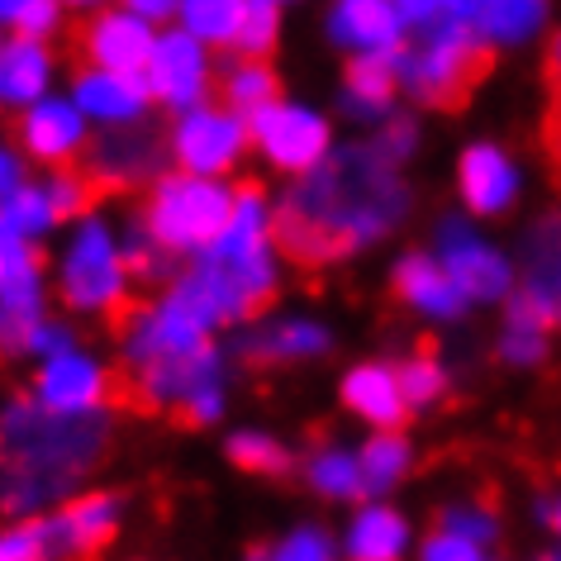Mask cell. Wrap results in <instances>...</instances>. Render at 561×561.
<instances>
[{
    "label": "cell",
    "instance_id": "obj_48",
    "mask_svg": "<svg viewBox=\"0 0 561 561\" xmlns=\"http://www.w3.org/2000/svg\"><path fill=\"white\" fill-rule=\"evenodd\" d=\"M538 561H561V557H538Z\"/></svg>",
    "mask_w": 561,
    "mask_h": 561
},
{
    "label": "cell",
    "instance_id": "obj_29",
    "mask_svg": "<svg viewBox=\"0 0 561 561\" xmlns=\"http://www.w3.org/2000/svg\"><path fill=\"white\" fill-rule=\"evenodd\" d=\"M404 461H410V443H404L400 433H381V438H371L367 447H362L357 467H362V476H367V490L376 495V490H386V485L400 481Z\"/></svg>",
    "mask_w": 561,
    "mask_h": 561
},
{
    "label": "cell",
    "instance_id": "obj_16",
    "mask_svg": "<svg viewBox=\"0 0 561 561\" xmlns=\"http://www.w3.org/2000/svg\"><path fill=\"white\" fill-rule=\"evenodd\" d=\"M38 396L53 414H87L91 404H105V376L101 367H91V362L81 357H58L48 362L44 376H38Z\"/></svg>",
    "mask_w": 561,
    "mask_h": 561
},
{
    "label": "cell",
    "instance_id": "obj_39",
    "mask_svg": "<svg viewBox=\"0 0 561 561\" xmlns=\"http://www.w3.org/2000/svg\"><path fill=\"white\" fill-rule=\"evenodd\" d=\"M500 357L514 362V367H533V362L547 357V339H542V333H524V329H504Z\"/></svg>",
    "mask_w": 561,
    "mask_h": 561
},
{
    "label": "cell",
    "instance_id": "obj_12",
    "mask_svg": "<svg viewBox=\"0 0 561 561\" xmlns=\"http://www.w3.org/2000/svg\"><path fill=\"white\" fill-rule=\"evenodd\" d=\"M148 81H152V95L167 105H195L205 95V58H201V44L176 30L152 44V62H148Z\"/></svg>",
    "mask_w": 561,
    "mask_h": 561
},
{
    "label": "cell",
    "instance_id": "obj_27",
    "mask_svg": "<svg viewBox=\"0 0 561 561\" xmlns=\"http://www.w3.org/2000/svg\"><path fill=\"white\" fill-rule=\"evenodd\" d=\"M310 481L324 490V495H339V500H367L371 495L357 457L333 453V447H319V453L310 457Z\"/></svg>",
    "mask_w": 561,
    "mask_h": 561
},
{
    "label": "cell",
    "instance_id": "obj_19",
    "mask_svg": "<svg viewBox=\"0 0 561 561\" xmlns=\"http://www.w3.org/2000/svg\"><path fill=\"white\" fill-rule=\"evenodd\" d=\"M329 30L339 44H357L362 53H381V48L404 44L396 5H381V0H347V5L333 10Z\"/></svg>",
    "mask_w": 561,
    "mask_h": 561
},
{
    "label": "cell",
    "instance_id": "obj_28",
    "mask_svg": "<svg viewBox=\"0 0 561 561\" xmlns=\"http://www.w3.org/2000/svg\"><path fill=\"white\" fill-rule=\"evenodd\" d=\"M276 24H280V10L272 0H252L243 5V20H238V34H233V48L243 62H262L272 58L276 48Z\"/></svg>",
    "mask_w": 561,
    "mask_h": 561
},
{
    "label": "cell",
    "instance_id": "obj_25",
    "mask_svg": "<svg viewBox=\"0 0 561 561\" xmlns=\"http://www.w3.org/2000/svg\"><path fill=\"white\" fill-rule=\"evenodd\" d=\"M447 10H453L461 24H471L485 44L490 38H524L547 20V10L533 5V0L528 5H447Z\"/></svg>",
    "mask_w": 561,
    "mask_h": 561
},
{
    "label": "cell",
    "instance_id": "obj_42",
    "mask_svg": "<svg viewBox=\"0 0 561 561\" xmlns=\"http://www.w3.org/2000/svg\"><path fill=\"white\" fill-rule=\"evenodd\" d=\"M0 20H15L24 38L53 30V20H58V5H0Z\"/></svg>",
    "mask_w": 561,
    "mask_h": 561
},
{
    "label": "cell",
    "instance_id": "obj_18",
    "mask_svg": "<svg viewBox=\"0 0 561 561\" xmlns=\"http://www.w3.org/2000/svg\"><path fill=\"white\" fill-rule=\"evenodd\" d=\"M343 404L357 410L362 419H371V424L386 428V433H400L410 424V410H404L400 386H396V371H386V367H357L343 381Z\"/></svg>",
    "mask_w": 561,
    "mask_h": 561
},
{
    "label": "cell",
    "instance_id": "obj_44",
    "mask_svg": "<svg viewBox=\"0 0 561 561\" xmlns=\"http://www.w3.org/2000/svg\"><path fill=\"white\" fill-rule=\"evenodd\" d=\"M15 176H20V172H15V162H10L5 152H0V195H5V201L20 191V181H15Z\"/></svg>",
    "mask_w": 561,
    "mask_h": 561
},
{
    "label": "cell",
    "instance_id": "obj_26",
    "mask_svg": "<svg viewBox=\"0 0 561 561\" xmlns=\"http://www.w3.org/2000/svg\"><path fill=\"white\" fill-rule=\"evenodd\" d=\"M404 552V518L390 510H367L347 542V561H400Z\"/></svg>",
    "mask_w": 561,
    "mask_h": 561
},
{
    "label": "cell",
    "instance_id": "obj_33",
    "mask_svg": "<svg viewBox=\"0 0 561 561\" xmlns=\"http://www.w3.org/2000/svg\"><path fill=\"white\" fill-rule=\"evenodd\" d=\"M510 329H524V333H552L561 329V314H557V305L552 300H542L538 290H528V286H518V296L510 300Z\"/></svg>",
    "mask_w": 561,
    "mask_h": 561
},
{
    "label": "cell",
    "instance_id": "obj_43",
    "mask_svg": "<svg viewBox=\"0 0 561 561\" xmlns=\"http://www.w3.org/2000/svg\"><path fill=\"white\" fill-rule=\"evenodd\" d=\"M34 353H48L53 362H58V357H67V329L38 324V333H34Z\"/></svg>",
    "mask_w": 561,
    "mask_h": 561
},
{
    "label": "cell",
    "instance_id": "obj_45",
    "mask_svg": "<svg viewBox=\"0 0 561 561\" xmlns=\"http://www.w3.org/2000/svg\"><path fill=\"white\" fill-rule=\"evenodd\" d=\"M542 514H547V524L561 533V500H557V504H542Z\"/></svg>",
    "mask_w": 561,
    "mask_h": 561
},
{
    "label": "cell",
    "instance_id": "obj_11",
    "mask_svg": "<svg viewBox=\"0 0 561 561\" xmlns=\"http://www.w3.org/2000/svg\"><path fill=\"white\" fill-rule=\"evenodd\" d=\"M110 538H115V500L110 495H87L67 504L58 518H48V557L101 561Z\"/></svg>",
    "mask_w": 561,
    "mask_h": 561
},
{
    "label": "cell",
    "instance_id": "obj_37",
    "mask_svg": "<svg viewBox=\"0 0 561 561\" xmlns=\"http://www.w3.org/2000/svg\"><path fill=\"white\" fill-rule=\"evenodd\" d=\"M433 533H453V538H467V542H476L481 547L485 538H495V524H490V514L485 510H443L438 514V528Z\"/></svg>",
    "mask_w": 561,
    "mask_h": 561
},
{
    "label": "cell",
    "instance_id": "obj_31",
    "mask_svg": "<svg viewBox=\"0 0 561 561\" xmlns=\"http://www.w3.org/2000/svg\"><path fill=\"white\" fill-rule=\"evenodd\" d=\"M238 20H243V5H229V0H195V5H181L186 34L209 38V44H233Z\"/></svg>",
    "mask_w": 561,
    "mask_h": 561
},
{
    "label": "cell",
    "instance_id": "obj_3",
    "mask_svg": "<svg viewBox=\"0 0 561 561\" xmlns=\"http://www.w3.org/2000/svg\"><path fill=\"white\" fill-rule=\"evenodd\" d=\"M490 72H495V44H485L447 5L438 20L414 34V44L404 48V62H400V81L414 91L419 105H433V110H461Z\"/></svg>",
    "mask_w": 561,
    "mask_h": 561
},
{
    "label": "cell",
    "instance_id": "obj_10",
    "mask_svg": "<svg viewBox=\"0 0 561 561\" xmlns=\"http://www.w3.org/2000/svg\"><path fill=\"white\" fill-rule=\"evenodd\" d=\"M443 272L453 276V286L467 300H495L514 280L510 262H504L500 252L481 248L461 224H443Z\"/></svg>",
    "mask_w": 561,
    "mask_h": 561
},
{
    "label": "cell",
    "instance_id": "obj_36",
    "mask_svg": "<svg viewBox=\"0 0 561 561\" xmlns=\"http://www.w3.org/2000/svg\"><path fill=\"white\" fill-rule=\"evenodd\" d=\"M0 215L15 224V233H34V229H44V224H53L48 195H38V191H30V186H20L15 195H10V201L0 205Z\"/></svg>",
    "mask_w": 561,
    "mask_h": 561
},
{
    "label": "cell",
    "instance_id": "obj_41",
    "mask_svg": "<svg viewBox=\"0 0 561 561\" xmlns=\"http://www.w3.org/2000/svg\"><path fill=\"white\" fill-rule=\"evenodd\" d=\"M424 561H485L481 547L467 542V538H453V533H433L428 547H424Z\"/></svg>",
    "mask_w": 561,
    "mask_h": 561
},
{
    "label": "cell",
    "instance_id": "obj_47",
    "mask_svg": "<svg viewBox=\"0 0 561 561\" xmlns=\"http://www.w3.org/2000/svg\"><path fill=\"white\" fill-rule=\"evenodd\" d=\"M552 58H561V34L552 38Z\"/></svg>",
    "mask_w": 561,
    "mask_h": 561
},
{
    "label": "cell",
    "instance_id": "obj_1",
    "mask_svg": "<svg viewBox=\"0 0 561 561\" xmlns=\"http://www.w3.org/2000/svg\"><path fill=\"white\" fill-rule=\"evenodd\" d=\"M404 209L410 191L400 167H390L371 144H353L333 148L310 176H300V186L266 224V238L296 266H329L390 233Z\"/></svg>",
    "mask_w": 561,
    "mask_h": 561
},
{
    "label": "cell",
    "instance_id": "obj_9",
    "mask_svg": "<svg viewBox=\"0 0 561 561\" xmlns=\"http://www.w3.org/2000/svg\"><path fill=\"white\" fill-rule=\"evenodd\" d=\"M243 144H248V129L229 110H191L176 129V158L191 176L229 172Z\"/></svg>",
    "mask_w": 561,
    "mask_h": 561
},
{
    "label": "cell",
    "instance_id": "obj_34",
    "mask_svg": "<svg viewBox=\"0 0 561 561\" xmlns=\"http://www.w3.org/2000/svg\"><path fill=\"white\" fill-rule=\"evenodd\" d=\"M0 561H53L48 557V518H30V524L0 533Z\"/></svg>",
    "mask_w": 561,
    "mask_h": 561
},
{
    "label": "cell",
    "instance_id": "obj_20",
    "mask_svg": "<svg viewBox=\"0 0 561 561\" xmlns=\"http://www.w3.org/2000/svg\"><path fill=\"white\" fill-rule=\"evenodd\" d=\"M77 101H81V110H91V115H101V119H134L138 110L152 101V81H148V72H138V77L87 72L77 81Z\"/></svg>",
    "mask_w": 561,
    "mask_h": 561
},
{
    "label": "cell",
    "instance_id": "obj_30",
    "mask_svg": "<svg viewBox=\"0 0 561 561\" xmlns=\"http://www.w3.org/2000/svg\"><path fill=\"white\" fill-rule=\"evenodd\" d=\"M229 461L238 471H252V476H286L296 467V457H290L276 438H262V433H238V438H229Z\"/></svg>",
    "mask_w": 561,
    "mask_h": 561
},
{
    "label": "cell",
    "instance_id": "obj_49",
    "mask_svg": "<svg viewBox=\"0 0 561 561\" xmlns=\"http://www.w3.org/2000/svg\"><path fill=\"white\" fill-rule=\"evenodd\" d=\"M485 561H495V557H485Z\"/></svg>",
    "mask_w": 561,
    "mask_h": 561
},
{
    "label": "cell",
    "instance_id": "obj_2",
    "mask_svg": "<svg viewBox=\"0 0 561 561\" xmlns=\"http://www.w3.org/2000/svg\"><path fill=\"white\" fill-rule=\"evenodd\" d=\"M101 414H53L48 404L20 400L0 428V467H5V510H34L91 471L105 453Z\"/></svg>",
    "mask_w": 561,
    "mask_h": 561
},
{
    "label": "cell",
    "instance_id": "obj_4",
    "mask_svg": "<svg viewBox=\"0 0 561 561\" xmlns=\"http://www.w3.org/2000/svg\"><path fill=\"white\" fill-rule=\"evenodd\" d=\"M233 219V195L201 176H162L148 209V233L158 248H215Z\"/></svg>",
    "mask_w": 561,
    "mask_h": 561
},
{
    "label": "cell",
    "instance_id": "obj_22",
    "mask_svg": "<svg viewBox=\"0 0 561 561\" xmlns=\"http://www.w3.org/2000/svg\"><path fill=\"white\" fill-rule=\"evenodd\" d=\"M219 95H224V105L238 115V124H248L252 115L280 105V81H276V72L266 62H243L238 58L229 72L219 77Z\"/></svg>",
    "mask_w": 561,
    "mask_h": 561
},
{
    "label": "cell",
    "instance_id": "obj_14",
    "mask_svg": "<svg viewBox=\"0 0 561 561\" xmlns=\"http://www.w3.org/2000/svg\"><path fill=\"white\" fill-rule=\"evenodd\" d=\"M15 134H20V144L34 152V158H44L53 162L62 172L67 158L81 148V115H77V105H67V101H48V105H34L30 115H24L15 124Z\"/></svg>",
    "mask_w": 561,
    "mask_h": 561
},
{
    "label": "cell",
    "instance_id": "obj_21",
    "mask_svg": "<svg viewBox=\"0 0 561 561\" xmlns=\"http://www.w3.org/2000/svg\"><path fill=\"white\" fill-rule=\"evenodd\" d=\"M329 347V333L314 329V324H280V329H266V333H252V339L238 343V357L248 367H276V362H290V357H314Z\"/></svg>",
    "mask_w": 561,
    "mask_h": 561
},
{
    "label": "cell",
    "instance_id": "obj_8",
    "mask_svg": "<svg viewBox=\"0 0 561 561\" xmlns=\"http://www.w3.org/2000/svg\"><path fill=\"white\" fill-rule=\"evenodd\" d=\"M38 272L44 252L20 248L0 262V353H30L38 333Z\"/></svg>",
    "mask_w": 561,
    "mask_h": 561
},
{
    "label": "cell",
    "instance_id": "obj_7",
    "mask_svg": "<svg viewBox=\"0 0 561 561\" xmlns=\"http://www.w3.org/2000/svg\"><path fill=\"white\" fill-rule=\"evenodd\" d=\"M243 129L257 138L266 148V158L286 172H305L310 176L329 152V124L310 115V110H296V105H272L262 115H252Z\"/></svg>",
    "mask_w": 561,
    "mask_h": 561
},
{
    "label": "cell",
    "instance_id": "obj_40",
    "mask_svg": "<svg viewBox=\"0 0 561 561\" xmlns=\"http://www.w3.org/2000/svg\"><path fill=\"white\" fill-rule=\"evenodd\" d=\"M371 148L381 152L390 167H400L404 158H410V148H414V124L410 119H390L381 129V138H371Z\"/></svg>",
    "mask_w": 561,
    "mask_h": 561
},
{
    "label": "cell",
    "instance_id": "obj_32",
    "mask_svg": "<svg viewBox=\"0 0 561 561\" xmlns=\"http://www.w3.org/2000/svg\"><path fill=\"white\" fill-rule=\"evenodd\" d=\"M396 386H400L404 410H419V404H428V400L443 396V367L433 362V347H428V343L419 347V357H410V362H404V367L396 371Z\"/></svg>",
    "mask_w": 561,
    "mask_h": 561
},
{
    "label": "cell",
    "instance_id": "obj_15",
    "mask_svg": "<svg viewBox=\"0 0 561 561\" xmlns=\"http://www.w3.org/2000/svg\"><path fill=\"white\" fill-rule=\"evenodd\" d=\"M514 186H518V176L500 148L481 144V148L461 152V195H467V205L476 215H500L514 201Z\"/></svg>",
    "mask_w": 561,
    "mask_h": 561
},
{
    "label": "cell",
    "instance_id": "obj_17",
    "mask_svg": "<svg viewBox=\"0 0 561 561\" xmlns=\"http://www.w3.org/2000/svg\"><path fill=\"white\" fill-rule=\"evenodd\" d=\"M396 296H404L419 310L438 314V319H457L467 310V296L453 286V276L443 272V262L424 257V252H410L400 266H396Z\"/></svg>",
    "mask_w": 561,
    "mask_h": 561
},
{
    "label": "cell",
    "instance_id": "obj_5",
    "mask_svg": "<svg viewBox=\"0 0 561 561\" xmlns=\"http://www.w3.org/2000/svg\"><path fill=\"white\" fill-rule=\"evenodd\" d=\"M62 296H67V305H77V310H105L115 333L138 314L129 296H124V262H119V252L110 248V233L101 224L81 229L72 262H67V276H62Z\"/></svg>",
    "mask_w": 561,
    "mask_h": 561
},
{
    "label": "cell",
    "instance_id": "obj_38",
    "mask_svg": "<svg viewBox=\"0 0 561 561\" xmlns=\"http://www.w3.org/2000/svg\"><path fill=\"white\" fill-rule=\"evenodd\" d=\"M272 561H333V542L319 528H300L280 547H272Z\"/></svg>",
    "mask_w": 561,
    "mask_h": 561
},
{
    "label": "cell",
    "instance_id": "obj_46",
    "mask_svg": "<svg viewBox=\"0 0 561 561\" xmlns=\"http://www.w3.org/2000/svg\"><path fill=\"white\" fill-rule=\"evenodd\" d=\"M248 561H272V547H252Z\"/></svg>",
    "mask_w": 561,
    "mask_h": 561
},
{
    "label": "cell",
    "instance_id": "obj_6",
    "mask_svg": "<svg viewBox=\"0 0 561 561\" xmlns=\"http://www.w3.org/2000/svg\"><path fill=\"white\" fill-rule=\"evenodd\" d=\"M72 53L95 62L105 77H138L152 62V34L129 10H101L72 30Z\"/></svg>",
    "mask_w": 561,
    "mask_h": 561
},
{
    "label": "cell",
    "instance_id": "obj_24",
    "mask_svg": "<svg viewBox=\"0 0 561 561\" xmlns=\"http://www.w3.org/2000/svg\"><path fill=\"white\" fill-rule=\"evenodd\" d=\"M48 81V53L34 38H15L10 48H0V95L5 101H38Z\"/></svg>",
    "mask_w": 561,
    "mask_h": 561
},
{
    "label": "cell",
    "instance_id": "obj_23",
    "mask_svg": "<svg viewBox=\"0 0 561 561\" xmlns=\"http://www.w3.org/2000/svg\"><path fill=\"white\" fill-rule=\"evenodd\" d=\"M524 286L538 290L542 300H552L561 314V215H547L533 229L528 257H524Z\"/></svg>",
    "mask_w": 561,
    "mask_h": 561
},
{
    "label": "cell",
    "instance_id": "obj_13",
    "mask_svg": "<svg viewBox=\"0 0 561 561\" xmlns=\"http://www.w3.org/2000/svg\"><path fill=\"white\" fill-rule=\"evenodd\" d=\"M404 48L410 44H396V48H381V53H357L347 62V110L353 115H386L400 95V62H404Z\"/></svg>",
    "mask_w": 561,
    "mask_h": 561
},
{
    "label": "cell",
    "instance_id": "obj_35",
    "mask_svg": "<svg viewBox=\"0 0 561 561\" xmlns=\"http://www.w3.org/2000/svg\"><path fill=\"white\" fill-rule=\"evenodd\" d=\"M547 119H542V148L552 172L561 176V58H547Z\"/></svg>",
    "mask_w": 561,
    "mask_h": 561
}]
</instances>
